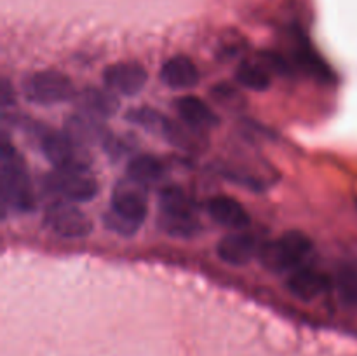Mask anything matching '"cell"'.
Here are the masks:
<instances>
[{
	"label": "cell",
	"instance_id": "obj_3",
	"mask_svg": "<svg viewBox=\"0 0 357 356\" xmlns=\"http://www.w3.org/2000/svg\"><path fill=\"white\" fill-rule=\"evenodd\" d=\"M312 251V241L300 230H289L282 234L279 239L264 244L260 250L264 265L274 272L295 271L302 265L307 255Z\"/></svg>",
	"mask_w": 357,
	"mask_h": 356
},
{
	"label": "cell",
	"instance_id": "obj_7",
	"mask_svg": "<svg viewBox=\"0 0 357 356\" xmlns=\"http://www.w3.org/2000/svg\"><path fill=\"white\" fill-rule=\"evenodd\" d=\"M44 225L52 234L66 239L87 237L94 229L89 216L68 201L51 202L44 212Z\"/></svg>",
	"mask_w": 357,
	"mask_h": 356
},
{
	"label": "cell",
	"instance_id": "obj_19",
	"mask_svg": "<svg viewBox=\"0 0 357 356\" xmlns=\"http://www.w3.org/2000/svg\"><path fill=\"white\" fill-rule=\"evenodd\" d=\"M126 119H128L131 124L139 126V128H143L145 131L157 133V135H160V133H162L164 126H166V122H167L166 115H162L160 112L153 110V108H150V107L131 108V110L126 114Z\"/></svg>",
	"mask_w": 357,
	"mask_h": 356
},
{
	"label": "cell",
	"instance_id": "obj_1",
	"mask_svg": "<svg viewBox=\"0 0 357 356\" xmlns=\"http://www.w3.org/2000/svg\"><path fill=\"white\" fill-rule=\"evenodd\" d=\"M0 184H2L3 208L16 213L33 212L35 192L28 177L23 157L7 140H3L2 154H0Z\"/></svg>",
	"mask_w": 357,
	"mask_h": 356
},
{
	"label": "cell",
	"instance_id": "obj_2",
	"mask_svg": "<svg viewBox=\"0 0 357 356\" xmlns=\"http://www.w3.org/2000/svg\"><path fill=\"white\" fill-rule=\"evenodd\" d=\"M159 227L171 237H194L202 225L187 192L178 185L164 187L159 198Z\"/></svg>",
	"mask_w": 357,
	"mask_h": 356
},
{
	"label": "cell",
	"instance_id": "obj_17",
	"mask_svg": "<svg viewBox=\"0 0 357 356\" xmlns=\"http://www.w3.org/2000/svg\"><path fill=\"white\" fill-rule=\"evenodd\" d=\"M164 177V164L150 154H142L128 164V178L142 187L157 184Z\"/></svg>",
	"mask_w": 357,
	"mask_h": 356
},
{
	"label": "cell",
	"instance_id": "obj_9",
	"mask_svg": "<svg viewBox=\"0 0 357 356\" xmlns=\"http://www.w3.org/2000/svg\"><path fill=\"white\" fill-rule=\"evenodd\" d=\"M110 209L136 225H143L146 213H149L145 187L126 178L115 187L114 194H112Z\"/></svg>",
	"mask_w": 357,
	"mask_h": 356
},
{
	"label": "cell",
	"instance_id": "obj_5",
	"mask_svg": "<svg viewBox=\"0 0 357 356\" xmlns=\"http://www.w3.org/2000/svg\"><path fill=\"white\" fill-rule=\"evenodd\" d=\"M38 143L45 159L58 170H89L91 156L86 147L70 138L66 133L42 128Z\"/></svg>",
	"mask_w": 357,
	"mask_h": 356
},
{
	"label": "cell",
	"instance_id": "obj_20",
	"mask_svg": "<svg viewBox=\"0 0 357 356\" xmlns=\"http://www.w3.org/2000/svg\"><path fill=\"white\" fill-rule=\"evenodd\" d=\"M103 223L108 230H112V232L119 234V236H124V237L135 236V234L139 230V227H142V225H136V223L129 222V220L122 218V216H119L117 213H114L112 209H108V212L103 215Z\"/></svg>",
	"mask_w": 357,
	"mask_h": 356
},
{
	"label": "cell",
	"instance_id": "obj_18",
	"mask_svg": "<svg viewBox=\"0 0 357 356\" xmlns=\"http://www.w3.org/2000/svg\"><path fill=\"white\" fill-rule=\"evenodd\" d=\"M236 77L239 84H243L244 87L251 91L264 93V91L271 87V73H268V70L264 65H257V63L250 61L241 63V66L236 72Z\"/></svg>",
	"mask_w": 357,
	"mask_h": 356
},
{
	"label": "cell",
	"instance_id": "obj_8",
	"mask_svg": "<svg viewBox=\"0 0 357 356\" xmlns=\"http://www.w3.org/2000/svg\"><path fill=\"white\" fill-rule=\"evenodd\" d=\"M146 80L149 73L145 66L136 61L114 63L103 72L105 86L117 96H136L146 86Z\"/></svg>",
	"mask_w": 357,
	"mask_h": 356
},
{
	"label": "cell",
	"instance_id": "obj_14",
	"mask_svg": "<svg viewBox=\"0 0 357 356\" xmlns=\"http://www.w3.org/2000/svg\"><path fill=\"white\" fill-rule=\"evenodd\" d=\"M77 107L84 114H89L96 119H108L115 115L121 108L117 94L110 89H100V87H86L75 96Z\"/></svg>",
	"mask_w": 357,
	"mask_h": 356
},
{
	"label": "cell",
	"instance_id": "obj_21",
	"mask_svg": "<svg viewBox=\"0 0 357 356\" xmlns=\"http://www.w3.org/2000/svg\"><path fill=\"white\" fill-rule=\"evenodd\" d=\"M10 87H9V82L7 80H3V86H2V105L3 107H7L10 101Z\"/></svg>",
	"mask_w": 357,
	"mask_h": 356
},
{
	"label": "cell",
	"instance_id": "obj_6",
	"mask_svg": "<svg viewBox=\"0 0 357 356\" xmlns=\"http://www.w3.org/2000/svg\"><path fill=\"white\" fill-rule=\"evenodd\" d=\"M23 94L30 103L35 105H58L77 96L70 77L58 70H40L31 73L23 82Z\"/></svg>",
	"mask_w": 357,
	"mask_h": 356
},
{
	"label": "cell",
	"instance_id": "obj_15",
	"mask_svg": "<svg viewBox=\"0 0 357 356\" xmlns=\"http://www.w3.org/2000/svg\"><path fill=\"white\" fill-rule=\"evenodd\" d=\"M178 115L187 126H190L195 131H206V129L218 128L220 117L197 96H181L178 98L176 103Z\"/></svg>",
	"mask_w": 357,
	"mask_h": 356
},
{
	"label": "cell",
	"instance_id": "obj_4",
	"mask_svg": "<svg viewBox=\"0 0 357 356\" xmlns=\"http://www.w3.org/2000/svg\"><path fill=\"white\" fill-rule=\"evenodd\" d=\"M44 187L56 201L89 202L98 195V181L89 170H58L45 175Z\"/></svg>",
	"mask_w": 357,
	"mask_h": 356
},
{
	"label": "cell",
	"instance_id": "obj_13",
	"mask_svg": "<svg viewBox=\"0 0 357 356\" xmlns=\"http://www.w3.org/2000/svg\"><path fill=\"white\" fill-rule=\"evenodd\" d=\"M330 288V279L310 265H300L289 274L288 290L300 300H312Z\"/></svg>",
	"mask_w": 357,
	"mask_h": 356
},
{
	"label": "cell",
	"instance_id": "obj_10",
	"mask_svg": "<svg viewBox=\"0 0 357 356\" xmlns=\"http://www.w3.org/2000/svg\"><path fill=\"white\" fill-rule=\"evenodd\" d=\"M65 133L84 147L98 145V143L105 147L112 136V133L101 124V119L84 114L80 110L66 117Z\"/></svg>",
	"mask_w": 357,
	"mask_h": 356
},
{
	"label": "cell",
	"instance_id": "obj_16",
	"mask_svg": "<svg viewBox=\"0 0 357 356\" xmlns=\"http://www.w3.org/2000/svg\"><path fill=\"white\" fill-rule=\"evenodd\" d=\"M160 79L171 89H190V87L197 86L201 75L190 58L178 54L164 63L162 70H160Z\"/></svg>",
	"mask_w": 357,
	"mask_h": 356
},
{
	"label": "cell",
	"instance_id": "obj_12",
	"mask_svg": "<svg viewBox=\"0 0 357 356\" xmlns=\"http://www.w3.org/2000/svg\"><path fill=\"white\" fill-rule=\"evenodd\" d=\"M206 209L216 223L229 227V229L243 230L251 223L250 213L246 212V208L237 199L229 198V195L211 198L206 205Z\"/></svg>",
	"mask_w": 357,
	"mask_h": 356
},
{
	"label": "cell",
	"instance_id": "obj_11",
	"mask_svg": "<svg viewBox=\"0 0 357 356\" xmlns=\"http://www.w3.org/2000/svg\"><path fill=\"white\" fill-rule=\"evenodd\" d=\"M261 246L253 234L237 232L229 234L218 243V257L230 265H244L251 262V258L260 253Z\"/></svg>",
	"mask_w": 357,
	"mask_h": 356
}]
</instances>
